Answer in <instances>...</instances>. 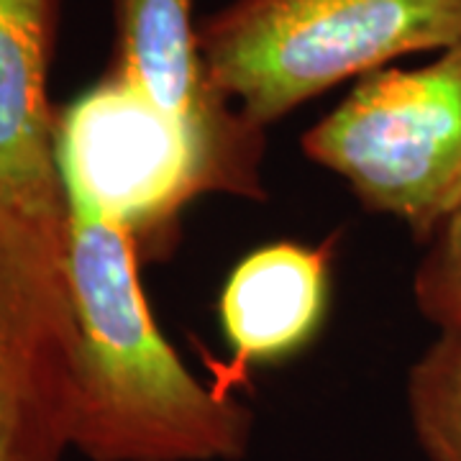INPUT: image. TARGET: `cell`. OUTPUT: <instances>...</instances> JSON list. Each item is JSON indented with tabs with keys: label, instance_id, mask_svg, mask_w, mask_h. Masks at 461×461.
Segmentation results:
<instances>
[{
	"label": "cell",
	"instance_id": "1",
	"mask_svg": "<svg viewBox=\"0 0 461 461\" xmlns=\"http://www.w3.org/2000/svg\"><path fill=\"white\" fill-rule=\"evenodd\" d=\"M67 195V269L77 348L72 451L90 461H241L254 412L203 384L162 336L123 221L75 185Z\"/></svg>",
	"mask_w": 461,
	"mask_h": 461
},
{
	"label": "cell",
	"instance_id": "2",
	"mask_svg": "<svg viewBox=\"0 0 461 461\" xmlns=\"http://www.w3.org/2000/svg\"><path fill=\"white\" fill-rule=\"evenodd\" d=\"M459 39L461 0H230L200 23L211 83L262 131L336 85Z\"/></svg>",
	"mask_w": 461,
	"mask_h": 461
},
{
	"label": "cell",
	"instance_id": "3",
	"mask_svg": "<svg viewBox=\"0 0 461 461\" xmlns=\"http://www.w3.org/2000/svg\"><path fill=\"white\" fill-rule=\"evenodd\" d=\"M303 154L426 244L461 203V39L429 65L372 72L303 133Z\"/></svg>",
	"mask_w": 461,
	"mask_h": 461
},
{
	"label": "cell",
	"instance_id": "4",
	"mask_svg": "<svg viewBox=\"0 0 461 461\" xmlns=\"http://www.w3.org/2000/svg\"><path fill=\"white\" fill-rule=\"evenodd\" d=\"M75 348L67 236L0 193V461L72 451Z\"/></svg>",
	"mask_w": 461,
	"mask_h": 461
},
{
	"label": "cell",
	"instance_id": "5",
	"mask_svg": "<svg viewBox=\"0 0 461 461\" xmlns=\"http://www.w3.org/2000/svg\"><path fill=\"white\" fill-rule=\"evenodd\" d=\"M111 67L180 136L193 193L264 200V131L223 98L203 62L193 0H115Z\"/></svg>",
	"mask_w": 461,
	"mask_h": 461
},
{
	"label": "cell",
	"instance_id": "6",
	"mask_svg": "<svg viewBox=\"0 0 461 461\" xmlns=\"http://www.w3.org/2000/svg\"><path fill=\"white\" fill-rule=\"evenodd\" d=\"M57 162L62 182L123 221L136 244L195 198L180 136L113 72L57 118Z\"/></svg>",
	"mask_w": 461,
	"mask_h": 461
},
{
	"label": "cell",
	"instance_id": "7",
	"mask_svg": "<svg viewBox=\"0 0 461 461\" xmlns=\"http://www.w3.org/2000/svg\"><path fill=\"white\" fill-rule=\"evenodd\" d=\"M57 0H0V193L67 236L50 62Z\"/></svg>",
	"mask_w": 461,
	"mask_h": 461
},
{
	"label": "cell",
	"instance_id": "8",
	"mask_svg": "<svg viewBox=\"0 0 461 461\" xmlns=\"http://www.w3.org/2000/svg\"><path fill=\"white\" fill-rule=\"evenodd\" d=\"M336 239L321 244L277 241L233 267L218 300V318L233 348L223 379L229 390L257 364L280 362L313 341L330 297Z\"/></svg>",
	"mask_w": 461,
	"mask_h": 461
},
{
	"label": "cell",
	"instance_id": "9",
	"mask_svg": "<svg viewBox=\"0 0 461 461\" xmlns=\"http://www.w3.org/2000/svg\"><path fill=\"white\" fill-rule=\"evenodd\" d=\"M408 418L429 461H461V326L441 329L405 384Z\"/></svg>",
	"mask_w": 461,
	"mask_h": 461
},
{
	"label": "cell",
	"instance_id": "10",
	"mask_svg": "<svg viewBox=\"0 0 461 461\" xmlns=\"http://www.w3.org/2000/svg\"><path fill=\"white\" fill-rule=\"evenodd\" d=\"M412 300L438 330L461 326V203L426 241L412 275Z\"/></svg>",
	"mask_w": 461,
	"mask_h": 461
}]
</instances>
